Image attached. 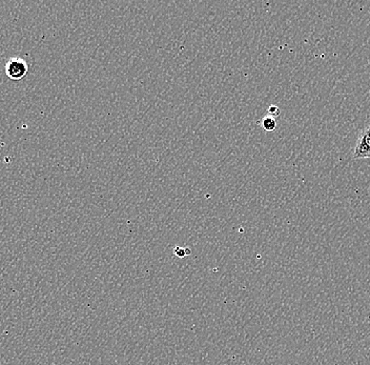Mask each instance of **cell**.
<instances>
[{"label":"cell","instance_id":"1","mask_svg":"<svg viewBox=\"0 0 370 365\" xmlns=\"http://www.w3.org/2000/svg\"><path fill=\"white\" fill-rule=\"evenodd\" d=\"M353 158L355 160L370 159V126L365 127L359 133L355 149H353Z\"/></svg>","mask_w":370,"mask_h":365},{"label":"cell","instance_id":"2","mask_svg":"<svg viewBox=\"0 0 370 365\" xmlns=\"http://www.w3.org/2000/svg\"><path fill=\"white\" fill-rule=\"evenodd\" d=\"M5 71L10 79L18 82L26 77L29 71V66L22 58L13 57L8 60Z\"/></svg>","mask_w":370,"mask_h":365},{"label":"cell","instance_id":"3","mask_svg":"<svg viewBox=\"0 0 370 365\" xmlns=\"http://www.w3.org/2000/svg\"><path fill=\"white\" fill-rule=\"evenodd\" d=\"M261 124L267 132H273L277 129V120L271 116H265L261 121Z\"/></svg>","mask_w":370,"mask_h":365},{"label":"cell","instance_id":"4","mask_svg":"<svg viewBox=\"0 0 370 365\" xmlns=\"http://www.w3.org/2000/svg\"><path fill=\"white\" fill-rule=\"evenodd\" d=\"M175 255L178 256V257L182 258L185 256L190 255L191 250L190 249H182L180 247H176L174 249Z\"/></svg>","mask_w":370,"mask_h":365},{"label":"cell","instance_id":"5","mask_svg":"<svg viewBox=\"0 0 370 365\" xmlns=\"http://www.w3.org/2000/svg\"><path fill=\"white\" fill-rule=\"evenodd\" d=\"M267 112H269V116L273 117V118H275V117L280 116L281 111L280 109L278 108L277 106H271L269 108V110H267Z\"/></svg>","mask_w":370,"mask_h":365}]
</instances>
